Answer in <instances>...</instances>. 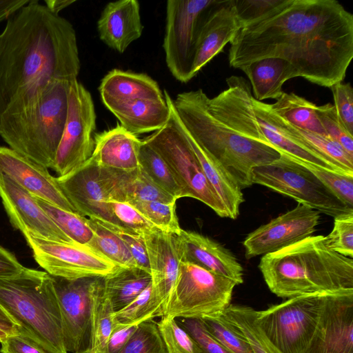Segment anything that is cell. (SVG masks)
<instances>
[{
  "instance_id": "obj_1",
  "label": "cell",
  "mask_w": 353,
  "mask_h": 353,
  "mask_svg": "<svg viewBox=\"0 0 353 353\" xmlns=\"http://www.w3.org/2000/svg\"><path fill=\"white\" fill-rule=\"evenodd\" d=\"M230 43L231 67L281 58L300 77L330 88L343 81L353 58V15L335 0H282Z\"/></svg>"
},
{
  "instance_id": "obj_2",
  "label": "cell",
  "mask_w": 353,
  "mask_h": 353,
  "mask_svg": "<svg viewBox=\"0 0 353 353\" xmlns=\"http://www.w3.org/2000/svg\"><path fill=\"white\" fill-rule=\"evenodd\" d=\"M72 23L37 0L13 14L0 34V119L28 107L54 79H77Z\"/></svg>"
},
{
  "instance_id": "obj_3",
  "label": "cell",
  "mask_w": 353,
  "mask_h": 353,
  "mask_svg": "<svg viewBox=\"0 0 353 353\" xmlns=\"http://www.w3.org/2000/svg\"><path fill=\"white\" fill-rule=\"evenodd\" d=\"M228 88L213 98L201 89L173 99L185 128L241 190L252 185L254 168L278 159L281 153L265 139L253 109V95L243 77L226 79Z\"/></svg>"
},
{
  "instance_id": "obj_4",
  "label": "cell",
  "mask_w": 353,
  "mask_h": 353,
  "mask_svg": "<svg viewBox=\"0 0 353 353\" xmlns=\"http://www.w3.org/2000/svg\"><path fill=\"white\" fill-rule=\"evenodd\" d=\"M259 268L282 298L353 290V259L330 249L322 235L263 256Z\"/></svg>"
},
{
  "instance_id": "obj_5",
  "label": "cell",
  "mask_w": 353,
  "mask_h": 353,
  "mask_svg": "<svg viewBox=\"0 0 353 353\" xmlns=\"http://www.w3.org/2000/svg\"><path fill=\"white\" fill-rule=\"evenodd\" d=\"M0 306L29 337L50 353H68L52 276L24 267L18 274L0 279Z\"/></svg>"
},
{
  "instance_id": "obj_6",
  "label": "cell",
  "mask_w": 353,
  "mask_h": 353,
  "mask_svg": "<svg viewBox=\"0 0 353 353\" xmlns=\"http://www.w3.org/2000/svg\"><path fill=\"white\" fill-rule=\"evenodd\" d=\"M70 82L52 80L30 105L0 119V137L9 148L48 169L63 135Z\"/></svg>"
},
{
  "instance_id": "obj_7",
  "label": "cell",
  "mask_w": 353,
  "mask_h": 353,
  "mask_svg": "<svg viewBox=\"0 0 353 353\" xmlns=\"http://www.w3.org/2000/svg\"><path fill=\"white\" fill-rule=\"evenodd\" d=\"M252 183L265 186L334 218L353 212V208L341 201L310 170L284 153L270 163L254 168Z\"/></svg>"
},
{
  "instance_id": "obj_8",
  "label": "cell",
  "mask_w": 353,
  "mask_h": 353,
  "mask_svg": "<svg viewBox=\"0 0 353 353\" xmlns=\"http://www.w3.org/2000/svg\"><path fill=\"white\" fill-rule=\"evenodd\" d=\"M236 283L190 263L179 262L176 282L164 315L173 319L216 316L230 305Z\"/></svg>"
},
{
  "instance_id": "obj_9",
  "label": "cell",
  "mask_w": 353,
  "mask_h": 353,
  "mask_svg": "<svg viewBox=\"0 0 353 353\" xmlns=\"http://www.w3.org/2000/svg\"><path fill=\"white\" fill-rule=\"evenodd\" d=\"M326 294L297 296L256 311V323L281 353H303L314 334Z\"/></svg>"
},
{
  "instance_id": "obj_10",
  "label": "cell",
  "mask_w": 353,
  "mask_h": 353,
  "mask_svg": "<svg viewBox=\"0 0 353 353\" xmlns=\"http://www.w3.org/2000/svg\"><path fill=\"white\" fill-rule=\"evenodd\" d=\"M143 141L167 163L185 197L196 199L212 209L219 216L228 218L223 204L205 176L194 152L172 112L165 125Z\"/></svg>"
},
{
  "instance_id": "obj_11",
  "label": "cell",
  "mask_w": 353,
  "mask_h": 353,
  "mask_svg": "<svg viewBox=\"0 0 353 353\" xmlns=\"http://www.w3.org/2000/svg\"><path fill=\"white\" fill-rule=\"evenodd\" d=\"M23 235L35 261L54 277H105L121 268L85 245L52 240L30 231Z\"/></svg>"
},
{
  "instance_id": "obj_12",
  "label": "cell",
  "mask_w": 353,
  "mask_h": 353,
  "mask_svg": "<svg viewBox=\"0 0 353 353\" xmlns=\"http://www.w3.org/2000/svg\"><path fill=\"white\" fill-rule=\"evenodd\" d=\"M96 118L91 94L77 79L72 81L67 119L52 168L58 177L78 170L91 157Z\"/></svg>"
},
{
  "instance_id": "obj_13",
  "label": "cell",
  "mask_w": 353,
  "mask_h": 353,
  "mask_svg": "<svg viewBox=\"0 0 353 353\" xmlns=\"http://www.w3.org/2000/svg\"><path fill=\"white\" fill-rule=\"evenodd\" d=\"M216 0H168L163 47L172 76L181 83L193 78L197 32L205 12Z\"/></svg>"
},
{
  "instance_id": "obj_14",
  "label": "cell",
  "mask_w": 353,
  "mask_h": 353,
  "mask_svg": "<svg viewBox=\"0 0 353 353\" xmlns=\"http://www.w3.org/2000/svg\"><path fill=\"white\" fill-rule=\"evenodd\" d=\"M320 213L301 203L248 234L243 241L247 259L273 253L310 236Z\"/></svg>"
},
{
  "instance_id": "obj_15",
  "label": "cell",
  "mask_w": 353,
  "mask_h": 353,
  "mask_svg": "<svg viewBox=\"0 0 353 353\" xmlns=\"http://www.w3.org/2000/svg\"><path fill=\"white\" fill-rule=\"evenodd\" d=\"M97 278L68 280L52 276L68 352L87 353L91 295Z\"/></svg>"
},
{
  "instance_id": "obj_16",
  "label": "cell",
  "mask_w": 353,
  "mask_h": 353,
  "mask_svg": "<svg viewBox=\"0 0 353 353\" xmlns=\"http://www.w3.org/2000/svg\"><path fill=\"white\" fill-rule=\"evenodd\" d=\"M303 353H353V290L327 294Z\"/></svg>"
},
{
  "instance_id": "obj_17",
  "label": "cell",
  "mask_w": 353,
  "mask_h": 353,
  "mask_svg": "<svg viewBox=\"0 0 353 353\" xmlns=\"http://www.w3.org/2000/svg\"><path fill=\"white\" fill-rule=\"evenodd\" d=\"M57 179L79 215L112 223L103 168L89 159L78 170Z\"/></svg>"
},
{
  "instance_id": "obj_18",
  "label": "cell",
  "mask_w": 353,
  "mask_h": 353,
  "mask_svg": "<svg viewBox=\"0 0 353 353\" xmlns=\"http://www.w3.org/2000/svg\"><path fill=\"white\" fill-rule=\"evenodd\" d=\"M0 199L12 227L55 241H72L54 223L34 196L0 172Z\"/></svg>"
},
{
  "instance_id": "obj_19",
  "label": "cell",
  "mask_w": 353,
  "mask_h": 353,
  "mask_svg": "<svg viewBox=\"0 0 353 353\" xmlns=\"http://www.w3.org/2000/svg\"><path fill=\"white\" fill-rule=\"evenodd\" d=\"M0 172L33 196L78 214L48 169L11 149L0 146Z\"/></svg>"
},
{
  "instance_id": "obj_20",
  "label": "cell",
  "mask_w": 353,
  "mask_h": 353,
  "mask_svg": "<svg viewBox=\"0 0 353 353\" xmlns=\"http://www.w3.org/2000/svg\"><path fill=\"white\" fill-rule=\"evenodd\" d=\"M241 28L234 0L216 1L205 12L197 32L193 77L232 41Z\"/></svg>"
},
{
  "instance_id": "obj_21",
  "label": "cell",
  "mask_w": 353,
  "mask_h": 353,
  "mask_svg": "<svg viewBox=\"0 0 353 353\" xmlns=\"http://www.w3.org/2000/svg\"><path fill=\"white\" fill-rule=\"evenodd\" d=\"M179 261L190 263L234 281L243 282V269L227 249L201 234L181 230L174 234Z\"/></svg>"
},
{
  "instance_id": "obj_22",
  "label": "cell",
  "mask_w": 353,
  "mask_h": 353,
  "mask_svg": "<svg viewBox=\"0 0 353 353\" xmlns=\"http://www.w3.org/2000/svg\"><path fill=\"white\" fill-rule=\"evenodd\" d=\"M141 235L149 260L152 285L161 304L163 316L179 273L180 261L174 234L157 230Z\"/></svg>"
},
{
  "instance_id": "obj_23",
  "label": "cell",
  "mask_w": 353,
  "mask_h": 353,
  "mask_svg": "<svg viewBox=\"0 0 353 353\" xmlns=\"http://www.w3.org/2000/svg\"><path fill=\"white\" fill-rule=\"evenodd\" d=\"M253 109L263 134L280 153L327 170L340 172L312 150L298 135L292 132L270 104L253 97ZM344 173V172H343Z\"/></svg>"
},
{
  "instance_id": "obj_24",
  "label": "cell",
  "mask_w": 353,
  "mask_h": 353,
  "mask_svg": "<svg viewBox=\"0 0 353 353\" xmlns=\"http://www.w3.org/2000/svg\"><path fill=\"white\" fill-rule=\"evenodd\" d=\"M143 30L140 5L137 0H119L107 3L97 21L100 39L120 53L141 37Z\"/></svg>"
},
{
  "instance_id": "obj_25",
  "label": "cell",
  "mask_w": 353,
  "mask_h": 353,
  "mask_svg": "<svg viewBox=\"0 0 353 353\" xmlns=\"http://www.w3.org/2000/svg\"><path fill=\"white\" fill-rule=\"evenodd\" d=\"M94 139V147L89 159L96 165L124 171L139 167L141 140L120 124L95 134Z\"/></svg>"
},
{
  "instance_id": "obj_26",
  "label": "cell",
  "mask_w": 353,
  "mask_h": 353,
  "mask_svg": "<svg viewBox=\"0 0 353 353\" xmlns=\"http://www.w3.org/2000/svg\"><path fill=\"white\" fill-rule=\"evenodd\" d=\"M163 97L181 130L194 152L208 181L223 204L228 218L235 219L244 201L242 190L233 182L221 167L204 151L181 122L173 105V99L166 90Z\"/></svg>"
},
{
  "instance_id": "obj_27",
  "label": "cell",
  "mask_w": 353,
  "mask_h": 353,
  "mask_svg": "<svg viewBox=\"0 0 353 353\" xmlns=\"http://www.w3.org/2000/svg\"><path fill=\"white\" fill-rule=\"evenodd\" d=\"M105 169L109 201L176 202L172 196L159 187L140 166L133 170Z\"/></svg>"
},
{
  "instance_id": "obj_28",
  "label": "cell",
  "mask_w": 353,
  "mask_h": 353,
  "mask_svg": "<svg viewBox=\"0 0 353 353\" xmlns=\"http://www.w3.org/2000/svg\"><path fill=\"white\" fill-rule=\"evenodd\" d=\"M99 90L106 107L136 99L164 98L157 82L148 75L119 69L105 75Z\"/></svg>"
},
{
  "instance_id": "obj_29",
  "label": "cell",
  "mask_w": 353,
  "mask_h": 353,
  "mask_svg": "<svg viewBox=\"0 0 353 353\" xmlns=\"http://www.w3.org/2000/svg\"><path fill=\"white\" fill-rule=\"evenodd\" d=\"M119 121L120 125L137 135L155 132L165 125L171 112L165 99H136L106 107Z\"/></svg>"
},
{
  "instance_id": "obj_30",
  "label": "cell",
  "mask_w": 353,
  "mask_h": 353,
  "mask_svg": "<svg viewBox=\"0 0 353 353\" xmlns=\"http://www.w3.org/2000/svg\"><path fill=\"white\" fill-rule=\"evenodd\" d=\"M248 77L254 96L258 101L279 99L283 85L292 78L299 77L296 69L288 61L268 57L252 61L240 68Z\"/></svg>"
},
{
  "instance_id": "obj_31",
  "label": "cell",
  "mask_w": 353,
  "mask_h": 353,
  "mask_svg": "<svg viewBox=\"0 0 353 353\" xmlns=\"http://www.w3.org/2000/svg\"><path fill=\"white\" fill-rule=\"evenodd\" d=\"M151 274L139 268H120L103 277V290L114 312L134 301L150 283Z\"/></svg>"
},
{
  "instance_id": "obj_32",
  "label": "cell",
  "mask_w": 353,
  "mask_h": 353,
  "mask_svg": "<svg viewBox=\"0 0 353 353\" xmlns=\"http://www.w3.org/2000/svg\"><path fill=\"white\" fill-rule=\"evenodd\" d=\"M114 310L103 290V277H98L90 301V338L87 353H108Z\"/></svg>"
},
{
  "instance_id": "obj_33",
  "label": "cell",
  "mask_w": 353,
  "mask_h": 353,
  "mask_svg": "<svg viewBox=\"0 0 353 353\" xmlns=\"http://www.w3.org/2000/svg\"><path fill=\"white\" fill-rule=\"evenodd\" d=\"M283 120L299 129L327 136L316 113L317 105L296 94L283 92L270 104Z\"/></svg>"
},
{
  "instance_id": "obj_34",
  "label": "cell",
  "mask_w": 353,
  "mask_h": 353,
  "mask_svg": "<svg viewBox=\"0 0 353 353\" xmlns=\"http://www.w3.org/2000/svg\"><path fill=\"white\" fill-rule=\"evenodd\" d=\"M88 221L94 234L88 246L121 268L138 267L129 250L114 232L97 218H88Z\"/></svg>"
},
{
  "instance_id": "obj_35",
  "label": "cell",
  "mask_w": 353,
  "mask_h": 353,
  "mask_svg": "<svg viewBox=\"0 0 353 353\" xmlns=\"http://www.w3.org/2000/svg\"><path fill=\"white\" fill-rule=\"evenodd\" d=\"M140 168L159 187L175 199L185 197L184 192L165 160L141 140L139 154Z\"/></svg>"
},
{
  "instance_id": "obj_36",
  "label": "cell",
  "mask_w": 353,
  "mask_h": 353,
  "mask_svg": "<svg viewBox=\"0 0 353 353\" xmlns=\"http://www.w3.org/2000/svg\"><path fill=\"white\" fill-rule=\"evenodd\" d=\"M283 121L292 132L332 165L342 172L353 175V158L330 137L299 129Z\"/></svg>"
},
{
  "instance_id": "obj_37",
  "label": "cell",
  "mask_w": 353,
  "mask_h": 353,
  "mask_svg": "<svg viewBox=\"0 0 353 353\" xmlns=\"http://www.w3.org/2000/svg\"><path fill=\"white\" fill-rule=\"evenodd\" d=\"M223 314L244 334L254 353H281L256 323V310L245 305L230 304Z\"/></svg>"
},
{
  "instance_id": "obj_38",
  "label": "cell",
  "mask_w": 353,
  "mask_h": 353,
  "mask_svg": "<svg viewBox=\"0 0 353 353\" xmlns=\"http://www.w3.org/2000/svg\"><path fill=\"white\" fill-rule=\"evenodd\" d=\"M58 228L73 242L87 245L93 236L88 218L34 197Z\"/></svg>"
},
{
  "instance_id": "obj_39",
  "label": "cell",
  "mask_w": 353,
  "mask_h": 353,
  "mask_svg": "<svg viewBox=\"0 0 353 353\" xmlns=\"http://www.w3.org/2000/svg\"><path fill=\"white\" fill-rule=\"evenodd\" d=\"M162 316L161 304L156 296L152 283L130 303L114 312V323L140 324Z\"/></svg>"
},
{
  "instance_id": "obj_40",
  "label": "cell",
  "mask_w": 353,
  "mask_h": 353,
  "mask_svg": "<svg viewBox=\"0 0 353 353\" xmlns=\"http://www.w3.org/2000/svg\"><path fill=\"white\" fill-rule=\"evenodd\" d=\"M200 320L208 332L232 353H254L244 334L223 313Z\"/></svg>"
},
{
  "instance_id": "obj_41",
  "label": "cell",
  "mask_w": 353,
  "mask_h": 353,
  "mask_svg": "<svg viewBox=\"0 0 353 353\" xmlns=\"http://www.w3.org/2000/svg\"><path fill=\"white\" fill-rule=\"evenodd\" d=\"M161 231L178 234L181 232L176 213V202L132 201L128 203Z\"/></svg>"
},
{
  "instance_id": "obj_42",
  "label": "cell",
  "mask_w": 353,
  "mask_h": 353,
  "mask_svg": "<svg viewBox=\"0 0 353 353\" xmlns=\"http://www.w3.org/2000/svg\"><path fill=\"white\" fill-rule=\"evenodd\" d=\"M118 353H167L157 322L152 319L140 323Z\"/></svg>"
},
{
  "instance_id": "obj_43",
  "label": "cell",
  "mask_w": 353,
  "mask_h": 353,
  "mask_svg": "<svg viewBox=\"0 0 353 353\" xmlns=\"http://www.w3.org/2000/svg\"><path fill=\"white\" fill-rule=\"evenodd\" d=\"M157 323L167 353H203L175 319L163 316Z\"/></svg>"
},
{
  "instance_id": "obj_44",
  "label": "cell",
  "mask_w": 353,
  "mask_h": 353,
  "mask_svg": "<svg viewBox=\"0 0 353 353\" xmlns=\"http://www.w3.org/2000/svg\"><path fill=\"white\" fill-rule=\"evenodd\" d=\"M296 160L310 170L341 201L353 208L352 174L327 170L307 162Z\"/></svg>"
},
{
  "instance_id": "obj_45",
  "label": "cell",
  "mask_w": 353,
  "mask_h": 353,
  "mask_svg": "<svg viewBox=\"0 0 353 353\" xmlns=\"http://www.w3.org/2000/svg\"><path fill=\"white\" fill-rule=\"evenodd\" d=\"M327 245L345 256L353 257V212L334 217V226L325 236Z\"/></svg>"
},
{
  "instance_id": "obj_46",
  "label": "cell",
  "mask_w": 353,
  "mask_h": 353,
  "mask_svg": "<svg viewBox=\"0 0 353 353\" xmlns=\"http://www.w3.org/2000/svg\"><path fill=\"white\" fill-rule=\"evenodd\" d=\"M316 113L327 136L353 158V136L340 122L334 105L327 103L317 106Z\"/></svg>"
},
{
  "instance_id": "obj_47",
  "label": "cell",
  "mask_w": 353,
  "mask_h": 353,
  "mask_svg": "<svg viewBox=\"0 0 353 353\" xmlns=\"http://www.w3.org/2000/svg\"><path fill=\"white\" fill-rule=\"evenodd\" d=\"M108 202L112 216V223L125 227L140 234L159 230L130 203L117 201Z\"/></svg>"
},
{
  "instance_id": "obj_48",
  "label": "cell",
  "mask_w": 353,
  "mask_h": 353,
  "mask_svg": "<svg viewBox=\"0 0 353 353\" xmlns=\"http://www.w3.org/2000/svg\"><path fill=\"white\" fill-rule=\"evenodd\" d=\"M100 221L121 239L129 250L137 266L150 273L149 260L142 235L125 227Z\"/></svg>"
},
{
  "instance_id": "obj_49",
  "label": "cell",
  "mask_w": 353,
  "mask_h": 353,
  "mask_svg": "<svg viewBox=\"0 0 353 353\" xmlns=\"http://www.w3.org/2000/svg\"><path fill=\"white\" fill-rule=\"evenodd\" d=\"M179 325L193 339L203 353H232L217 341L197 319H176Z\"/></svg>"
},
{
  "instance_id": "obj_50",
  "label": "cell",
  "mask_w": 353,
  "mask_h": 353,
  "mask_svg": "<svg viewBox=\"0 0 353 353\" xmlns=\"http://www.w3.org/2000/svg\"><path fill=\"white\" fill-rule=\"evenodd\" d=\"M337 117L345 129L353 136V89L350 83L338 82L330 88Z\"/></svg>"
},
{
  "instance_id": "obj_51",
  "label": "cell",
  "mask_w": 353,
  "mask_h": 353,
  "mask_svg": "<svg viewBox=\"0 0 353 353\" xmlns=\"http://www.w3.org/2000/svg\"><path fill=\"white\" fill-rule=\"evenodd\" d=\"M282 0H234L237 19L243 27L265 15Z\"/></svg>"
},
{
  "instance_id": "obj_52",
  "label": "cell",
  "mask_w": 353,
  "mask_h": 353,
  "mask_svg": "<svg viewBox=\"0 0 353 353\" xmlns=\"http://www.w3.org/2000/svg\"><path fill=\"white\" fill-rule=\"evenodd\" d=\"M0 343L1 353H50L20 333L9 335Z\"/></svg>"
},
{
  "instance_id": "obj_53",
  "label": "cell",
  "mask_w": 353,
  "mask_h": 353,
  "mask_svg": "<svg viewBox=\"0 0 353 353\" xmlns=\"http://www.w3.org/2000/svg\"><path fill=\"white\" fill-rule=\"evenodd\" d=\"M139 325L114 323L108 342V353H118L135 332Z\"/></svg>"
},
{
  "instance_id": "obj_54",
  "label": "cell",
  "mask_w": 353,
  "mask_h": 353,
  "mask_svg": "<svg viewBox=\"0 0 353 353\" xmlns=\"http://www.w3.org/2000/svg\"><path fill=\"white\" fill-rule=\"evenodd\" d=\"M23 268L16 256L0 245V279L18 274Z\"/></svg>"
},
{
  "instance_id": "obj_55",
  "label": "cell",
  "mask_w": 353,
  "mask_h": 353,
  "mask_svg": "<svg viewBox=\"0 0 353 353\" xmlns=\"http://www.w3.org/2000/svg\"><path fill=\"white\" fill-rule=\"evenodd\" d=\"M31 0H0V23L9 19Z\"/></svg>"
},
{
  "instance_id": "obj_56",
  "label": "cell",
  "mask_w": 353,
  "mask_h": 353,
  "mask_svg": "<svg viewBox=\"0 0 353 353\" xmlns=\"http://www.w3.org/2000/svg\"><path fill=\"white\" fill-rule=\"evenodd\" d=\"M0 329L10 335L19 334V327L0 306Z\"/></svg>"
},
{
  "instance_id": "obj_57",
  "label": "cell",
  "mask_w": 353,
  "mask_h": 353,
  "mask_svg": "<svg viewBox=\"0 0 353 353\" xmlns=\"http://www.w3.org/2000/svg\"><path fill=\"white\" fill-rule=\"evenodd\" d=\"M74 0H46V6L53 13L59 14V12L72 3Z\"/></svg>"
},
{
  "instance_id": "obj_58",
  "label": "cell",
  "mask_w": 353,
  "mask_h": 353,
  "mask_svg": "<svg viewBox=\"0 0 353 353\" xmlns=\"http://www.w3.org/2000/svg\"><path fill=\"white\" fill-rule=\"evenodd\" d=\"M10 334L5 332L4 330L0 329V342L5 339Z\"/></svg>"
}]
</instances>
